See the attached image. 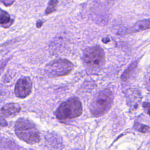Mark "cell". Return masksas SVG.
Masks as SVG:
<instances>
[{
	"instance_id": "4fadbf2b",
	"label": "cell",
	"mask_w": 150,
	"mask_h": 150,
	"mask_svg": "<svg viewBox=\"0 0 150 150\" xmlns=\"http://www.w3.org/2000/svg\"><path fill=\"white\" fill-rule=\"evenodd\" d=\"M7 125H8V123L5 120V119L4 117L0 116V128L5 127Z\"/></svg>"
},
{
	"instance_id": "6da1fadb",
	"label": "cell",
	"mask_w": 150,
	"mask_h": 150,
	"mask_svg": "<svg viewBox=\"0 0 150 150\" xmlns=\"http://www.w3.org/2000/svg\"><path fill=\"white\" fill-rule=\"evenodd\" d=\"M15 132L17 137L29 144L38 143L40 140L39 132L35 125L28 119L21 118L15 124Z\"/></svg>"
},
{
	"instance_id": "7a4b0ae2",
	"label": "cell",
	"mask_w": 150,
	"mask_h": 150,
	"mask_svg": "<svg viewBox=\"0 0 150 150\" xmlns=\"http://www.w3.org/2000/svg\"><path fill=\"white\" fill-rule=\"evenodd\" d=\"M83 111L80 101L76 97L70 98L62 103L55 112L57 119H72L80 116Z\"/></svg>"
},
{
	"instance_id": "3957f363",
	"label": "cell",
	"mask_w": 150,
	"mask_h": 150,
	"mask_svg": "<svg viewBox=\"0 0 150 150\" xmlns=\"http://www.w3.org/2000/svg\"><path fill=\"white\" fill-rule=\"evenodd\" d=\"M83 60L87 68H101L105 62L104 51L98 46L87 47L83 52Z\"/></svg>"
},
{
	"instance_id": "7c38bea8",
	"label": "cell",
	"mask_w": 150,
	"mask_h": 150,
	"mask_svg": "<svg viewBox=\"0 0 150 150\" xmlns=\"http://www.w3.org/2000/svg\"><path fill=\"white\" fill-rule=\"evenodd\" d=\"M134 128H135V130L141 132H147L150 130V128L148 126L145 125L138 122L135 124Z\"/></svg>"
},
{
	"instance_id": "8fae6325",
	"label": "cell",
	"mask_w": 150,
	"mask_h": 150,
	"mask_svg": "<svg viewBox=\"0 0 150 150\" xmlns=\"http://www.w3.org/2000/svg\"><path fill=\"white\" fill-rule=\"evenodd\" d=\"M137 64H138V62H137H137H134L132 63L131 64H130V65L128 66V67L124 71V72L123 73V74L121 75V79H123V80H126V79L128 77L129 74H130V73L133 71V70L137 67Z\"/></svg>"
},
{
	"instance_id": "2e32d148",
	"label": "cell",
	"mask_w": 150,
	"mask_h": 150,
	"mask_svg": "<svg viewBox=\"0 0 150 150\" xmlns=\"http://www.w3.org/2000/svg\"><path fill=\"white\" fill-rule=\"evenodd\" d=\"M12 1H14V0H12Z\"/></svg>"
},
{
	"instance_id": "5b68a950",
	"label": "cell",
	"mask_w": 150,
	"mask_h": 150,
	"mask_svg": "<svg viewBox=\"0 0 150 150\" xmlns=\"http://www.w3.org/2000/svg\"><path fill=\"white\" fill-rule=\"evenodd\" d=\"M73 69V64L65 59L51 61L45 67L46 73L50 77H60L69 74Z\"/></svg>"
},
{
	"instance_id": "9c48e42d",
	"label": "cell",
	"mask_w": 150,
	"mask_h": 150,
	"mask_svg": "<svg viewBox=\"0 0 150 150\" xmlns=\"http://www.w3.org/2000/svg\"><path fill=\"white\" fill-rule=\"evenodd\" d=\"M133 28L134 30H144L150 29V19L139 21L134 25Z\"/></svg>"
},
{
	"instance_id": "5bb4252c",
	"label": "cell",
	"mask_w": 150,
	"mask_h": 150,
	"mask_svg": "<svg viewBox=\"0 0 150 150\" xmlns=\"http://www.w3.org/2000/svg\"><path fill=\"white\" fill-rule=\"evenodd\" d=\"M42 24H43V22L42 21H38L37 22H36V26H37V28H40V27H41L42 26Z\"/></svg>"
},
{
	"instance_id": "e0dca14e",
	"label": "cell",
	"mask_w": 150,
	"mask_h": 150,
	"mask_svg": "<svg viewBox=\"0 0 150 150\" xmlns=\"http://www.w3.org/2000/svg\"><path fill=\"white\" fill-rule=\"evenodd\" d=\"M149 81H150V79H149Z\"/></svg>"
},
{
	"instance_id": "30bf717a",
	"label": "cell",
	"mask_w": 150,
	"mask_h": 150,
	"mask_svg": "<svg viewBox=\"0 0 150 150\" xmlns=\"http://www.w3.org/2000/svg\"><path fill=\"white\" fill-rule=\"evenodd\" d=\"M57 3H58L57 0H50L46 8V9L45 11V14L49 15V14H50L51 13L54 12L56 11V8Z\"/></svg>"
},
{
	"instance_id": "ba28073f",
	"label": "cell",
	"mask_w": 150,
	"mask_h": 150,
	"mask_svg": "<svg viewBox=\"0 0 150 150\" xmlns=\"http://www.w3.org/2000/svg\"><path fill=\"white\" fill-rule=\"evenodd\" d=\"M13 20L9 13L0 9V25L4 28H9L13 23Z\"/></svg>"
},
{
	"instance_id": "52a82bcc",
	"label": "cell",
	"mask_w": 150,
	"mask_h": 150,
	"mask_svg": "<svg viewBox=\"0 0 150 150\" xmlns=\"http://www.w3.org/2000/svg\"><path fill=\"white\" fill-rule=\"evenodd\" d=\"M21 110V108L18 104L10 103L4 105L1 108V113L6 117H13L18 114Z\"/></svg>"
},
{
	"instance_id": "277c9868",
	"label": "cell",
	"mask_w": 150,
	"mask_h": 150,
	"mask_svg": "<svg viewBox=\"0 0 150 150\" xmlns=\"http://www.w3.org/2000/svg\"><path fill=\"white\" fill-rule=\"evenodd\" d=\"M112 101L111 92L105 89L100 92L93 100L90 111L95 117L101 116L106 112L110 108Z\"/></svg>"
},
{
	"instance_id": "9a60e30c",
	"label": "cell",
	"mask_w": 150,
	"mask_h": 150,
	"mask_svg": "<svg viewBox=\"0 0 150 150\" xmlns=\"http://www.w3.org/2000/svg\"><path fill=\"white\" fill-rule=\"evenodd\" d=\"M148 114L150 115V106L149 107V108L148 109Z\"/></svg>"
},
{
	"instance_id": "8992f818",
	"label": "cell",
	"mask_w": 150,
	"mask_h": 150,
	"mask_svg": "<svg viewBox=\"0 0 150 150\" xmlns=\"http://www.w3.org/2000/svg\"><path fill=\"white\" fill-rule=\"evenodd\" d=\"M32 82L29 77H22L16 82L14 89L15 96L20 98L28 96L32 91Z\"/></svg>"
}]
</instances>
